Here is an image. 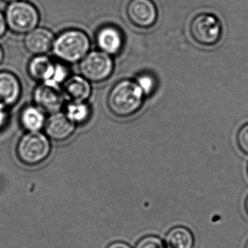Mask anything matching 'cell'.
<instances>
[{"label":"cell","instance_id":"13","mask_svg":"<svg viewBox=\"0 0 248 248\" xmlns=\"http://www.w3.org/2000/svg\"><path fill=\"white\" fill-rule=\"evenodd\" d=\"M62 91L70 102H86L91 97L92 88L89 81L82 75H75L66 79Z\"/></svg>","mask_w":248,"mask_h":248},{"label":"cell","instance_id":"12","mask_svg":"<svg viewBox=\"0 0 248 248\" xmlns=\"http://www.w3.org/2000/svg\"><path fill=\"white\" fill-rule=\"evenodd\" d=\"M96 43L100 50L114 56L120 53L124 44L123 34L114 26L101 27L96 34Z\"/></svg>","mask_w":248,"mask_h":248},{"label":"cell","instance_id":"19","mask_svg":"<svg viewBox=\"0 0 248 248\" xmlns=\"http://www.w3.org/2000/svg\"><path fill=\"white\" fill-rule=\"evenodd\" d=\"M136 248H166L163 241L156 236H146L142 238L137 245Z\"/></svg>","mask_w":248,"mask_h":248},{"label":"cell","instance_id":"10","mask_svg":"<svg viewBox=\"0 0 248 248\" xmlns=\"http://www.w3.org/2000/svg\"><path fill=\"white\" fill-rule=\"evenodd\" d=\"M55 37L51 31L37 27L29 32L24 39V46L29 53L35 56L46 55L53 49Z\"/></svg>","mask_w":248,"mask_h":248},{"label":"cell","instance_id":"17","mask_svg":"<svg viewBox=\"0 0 248 248\" xmlns=\"http://www.w3.org/2000/svg\"><path fill=\"white\" fill-rule=\"evenodd\" d=\"M65 114L75 125H81L89 120L91 108L86 102H70L66 107Z\"/></svg>","mask_w":248,"mask_h":248},{"label":"cell","instance_id":"15","mask_svg":"<svg viewBox=\"0 0 248 248\" xmlns=\"http://www.w3.org/2000/svg\"><path fill=\"white\" fill-rule=\"evenodd\" d=\"M46 119L45 112L34 106L23 108L20 114V123L27 132H40L44 129Z\"/></svg>","mask_w":248,"mask_h":248},{"label":"cell","instance_id":"25","mask_svg":"<svg viewBox=\"0 0 248 248\" xmlns=\"http://www.w3.org/2000/svg\"><path fill=\"white\" fill-rule=\"evenodd\" d=\"M245 210H246L247 213H248V197H247L246 200H245Z\"/></svg>","mask_w":248,"mask_h":248},{"label":"cell","instance_id":"3","mask_svg":"<svg viewBox=\"0 0 248 248\" xmlns=\"http://www.w3.org/2000/svg\"><path fill=\"white\" fill-rule=\"evenodd\" d=\"M50 152L49 138L41 132H28L17 144V156L27 166H37L43 163L49 157Z\"/></svg>","mask_w":248,"mask_h":248},{"label":"cell","instance_id":"22","mask_svg":"<svg viewBox=\"0 0 248 248\" xmlns=\"http://www.w3.org/2000/svg\"><path fill=\"white\" fill-rule=\"evenodd\" d=\"M7 29L8 27H7L5 15H3L2 12H0V38H2L5 35Z\"/></svg>","mask_w":248,"mask_h":248},{"label":"cell","instance_id":"18","mask_svg":"<svg viewBox=\"0 0 248 248\" xmlns=\"http://www.w3.org/2000/svg\"><path fill=\"white\" fill-rule=\"evenodd\" d=\"M138 84L144 95H150L153 93L156 88V79L152 75L149 74H143L140 75L136 79Z\"/></svg>","mask_w":248,"mask_h":248},{"label":"cell","instance_id":"20","mask_svg":"<svg viewBox=\"0 0 248 248\" xmlns=\"http://www.w3.org/2000/svg\"><path fill=\"white\" fill-rule=\"evenodd\" d=\"M236 142L240 150L248 155V123L239 129L236 136Z\"/></svg>","mask_w":248,"mask_h":248},{"label":"cell","instance_id":"8","mask_svg":"<svg viewBox=\"0 0 248 248\" xmlns=\"http://www.w3.org/2000/svg\"><path fill=\"white\" fill-rule=\"evenodd\" d=\"M33 100L36 107L42 111L53 114L61 111L65 96L60 88L42 83L34 90Z\"/></svg>","mask_w":248,"mask_h":248},{"label":"cell","instance_id":"14","mask_svg":"<svg viewBox=\"0 0 248 248\" xmlns=\"http://www.w3.org/2000/svg\"><path fill=\"white\" fill-rule=\"evenodd\" d=\"M56 63H53L47 56L45 55L35 56L29 63V75L34 80L45 83L51 78Z\"/></svg>","mask_w":248,"mask_h":248},{"label":"cell","instance_id":"23","mask_svg":"<svg viewBox=\"0 0 248 248\" xmlns=\"http://www.w3.org/2000/svg\"><path fill=\"white\" fill-rule=\"evenodd\" d=\"M107 248H131V247L125 242H115L110 244Z\"/></svg>","mask_w":248,"mask_h":248},{"label":"cell","instance_id":"26","mask_svg":"<svg viewBox=\"0 0 248 248\" xmlns=\"http://www.w3.org/2000/svg\"><path fill=\"white\" fill-rule=\"evenodd\" d=\"M4 2H8V3H11V2H16L18 0H3Z\"/></svg>","mask_w":248,"mask_h":248},{"label":"cell","instance_id":"9","mask_svg":"<svg viewBox=\"0 0 248 248\" xmlns=\"http://www.w3.org/2000/svg\"><path fill=\"white\" fill-rule=\"evenodd\" d=\"M76 125L61 111L50 114L44 126L46 136L55 141L68 140L75 133Z\"/></svg>","mask_w":248,"mask_h":248},{"label":"cell","instance_id":"21","mask_svg":"<svg viewBox=\"0 0 248 248\" xmlns=\"http://www.w3.org/2000/svg\"><path fill=\"white\" fill-rule=\"evenodd\" d=\"M8 115L7 108L0 105V131L3 129L8 123Z\"/></svg>","mask_w":248,"mask_h":248},{"label":"cell","instance_id":"29","mask_svg":"<svg viewBox=\"0 0 248 248\" xmlns=\"http://www.w3.org/2000/svg\"></svg>","mask_w":248,"mask_h":248},{"label":"cell","instance_id":"4","mask_svg":"<svg viewBox=\"0 0 248 248\" xmlns=\"http://www.w3.org/2000/svg\"><path fill=\"white\" fill-rule=\"evenodd\" d=\"M7 27L16 34H28L37 28L40 22V14L33 4L18 0L11 2L5 11Z\"/></svg>","mask_w":248,"mask_h":248},{"label":"cell","instance_id":"28","mask_svg":"<svg viewBox=\"0 0 248 248\" xmlns=\"http://www.w3.org/2000/svg\"></svg>","mask_w":248,"mask_h":248},{"label":"cell","instance_id":"6","mask_svg":"<svg viewBox=\"0 0 248 248\" xmlns=\"http://www.w3.org/2000/svg\"><path fill=\"white\" fill-rule=\"evenodd\" d=\"M114 68L111 56L101 50L89 52L79 64L82 76L92 82L107 80L112 75Z\"/></svg>","mask_w":248,"mask_h":248},{"label":"cell","instance_id":"5","mask_svg":"<svg viewBox=\"0 0 248 248\" xmlns=\"http://www.w3.org/2000/svg\"><path fill=\"white\" fill-rule=\"evenodd\" d=\"M223 27L220 20L210 14L196 16L190 24V34L193 40L202 46H213L221 38Z\"/></svg>","mask_w":248,"mask_h":248},{"label":"cell","instance_id":"2","mask_svg":"<svg viewBox=\"0 0 248 248\" xmlns=\"http://www.w3.org/2000/svg\"><path fill=\"white\" fill-rule=\"evenodd\" d=\"M91 40L82 30H69L61 33L53 43L55 56L65 63L80 62L91 49Z\"/></svg>","mask_w":248,"mask_h":248},{"label":"cell","instance_id":"11","mask_svg":"<svg viewBox=\"0 0 248 248\" xmlns=\"http://www.w3.org/2000/svg\"><path fill=\"white\" fill-rule=\"evenodd\" d=\"M21 95V84L12 72H0V105L8 108L16 105Z\"/></svg>","mask_w":248,"mask_h":248},{"label":"cell","instance_id":"1","mask_svg":"<svg viewBox=\"0 0 248 248\" xmlns=\"http://www.w3.org/2000/svg\"><path fill=\"white\" fill-rule=\"evenodd\" d=\"M144 96L136 81L124 79L111 88L107 98V106L113 115L126 118L140 109Z\"/></svg>","mask_w":248,"mask_h":248},{"label":"cell","instance_id":"7","mask_svg":"<svg viewBox=\"0 0 248 248\" xmlns=\"http://www.w3.org/2000/svg\"><path fill=\"white\" fill-rule=\"evenodd\" d=\"M127 16L135 27L149 29L157 21L158 11L152 0H130L127 6Z\"/></svg>","mask_w":248,"mask_h":248},{"label":"cell","instance_id":"24","mask_svg":"<svg viewBox=\"0 0 248 248\" xmlns=\"http://www.w3.org/2000/svg\"><path fill=\"white\" fill-rule=\"evenodd\" d=\"M4 60V52L2 50V47L0 46V65L2 64V62Z\"/></svg>","mask_w":248,"mask_h":248},{"label":"cell","instance_id":"27","mask_svg":"<svg viewBox=\"0 0 248 248\" xmlns=\"http://www.w3.org/2000/svg\"><path fill=\"white\" fill-rule=\"evenodd\" d=\"M245 248H248V240L247 241L246 244H245Z\"/></svg>","mask_w":248,"mask_h":248},{"label":"cell","instance_id":"16","mask_svg":"<svg viewBox=\"0 0 248 248\" xmlns=\"http://www.w3.org/2000/svg\"><path fill=\"white\" fill-rule=\"evenodd\" d=\"M165 244L168 248H193L194 236L188 228L175 226L167 233Z\"/></svg>","mask_w":248,"mask_h":248}]
</instances>
